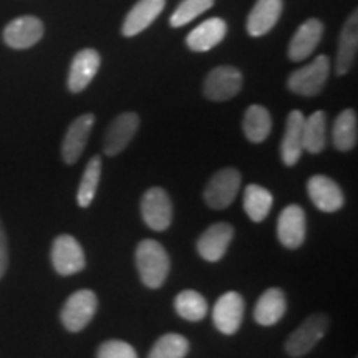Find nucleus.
Segmentation results:
<instances>
[{
	"label": "nucleus",
	"mask_w": 358,
	"mask_h": 358,
	"mask_svg": "<svg viewBox=\"0 0 358 358\" xmlns=\"http://www.w3.org/2000/svg\"><path fill=\"white\" fill-rule=\"evenodd\" d=\"M332 141L338 151H350L357 146L358 122L355 110L347 108L337 116L332 129Z\"/></svg>",
	"instance_id": "nucleus-24"
},
{
	"label": "nucleus",
	"mask_w": 358,
	"mask_h": 358,
	"mask_svg": "<svg viewBox=\"0 0 358 358\" xmlns=\"http://www.w3.org/2000/svg\"><path fill=\"white\" fill-rule=\"evenodd\" d=\"M96 358H138L136 350L123 340H106L98 347Z\"/></svg>",
	"instance_id": "nucleus-32"
},
{
	"label": "nucleus",
	"mask_w": 358,
	"mask_h": 358,
	"mask_svg": "<svg viewBox=\"0 0 358 358\" xmlns=\"http://www.w3.org/2000/svg\"><path fill=\"white\" fill-rule=\"evenodd\" d=\"M189 352V342L179 334H166L156 340L148 358H185Z\"/></svg>",
	"instance_id": "nucleus-30"
},
{
	"label": "nucleus",
	"mask_w": 358,
	"mask_h": 358,
	"mask_svg": "<svg viewBox=\"0 0 358 358\" xmlns=\"http://www.w3.org/2000/svg\"><path fill=\"white\" fill-rule=\"evenodd\" d=\"M8 267V244H7V234L3 229V224L0 221V279L7 272Z\"/></svg>",
	"instance_id": "nucleus-33"
},
{
	"label": "nucleus",
	"mask_w": 358,
	"mask_h": 358,
	"mask_svg": "<svg viewBox=\"0 0 358 358\" xmlns=\"http://www.w3.org/2000/svg\"><path fill=\"white\" fill-rule=\"evenodd\" d=\"M93 124H95V115L87 113L78 116L73 123L66 129V134L62 143V156L66 164L77 163L82 156L85 146H87L90 133H92Z\"/></svg>",
	"instance_id": "nucleus-16"
},
{
	"label": "nucleus",
	"mask_w": 358,
	"mask_h": 358,
	"mask_svg": "<svg viewBox=\"0 0 358 358\" xmlns=\"http://www.w3.org/2000/svg\"><path fill=\"white\" fill-rule=\"evenodd\" d=\"M243 129L250 143L266 141L272 129L271 113L261 105H250L244 115Z\"/></svg>",
	"instance_id": "nucleus-26"
},
{
	"label": "nucleus",
	"mask_w": 358,
	"mask_h": 358,
	"mask_svg": "<svg viewBox=\"0 0 358 358\" xmlns=\"http://www.w3.org/2000/svg\"><path fill=\"white\" fill-rule=\"evenodd\" d=\"M306 116L302 111L294 110L287 116V124H285V133L282 138L280 156L285 166H294L299 163L303 153V140H302V127Z\"/></svg>",
	"instance_id": "nucleus-20"
},
{
	"label": "nucleus",
	"mask_w": 358,
	"mask_h": 358,
	"mask_svg": "<svg viewBox=\"0 0 358 358\" xmlns=\"http://www.w3.org/2000/svg\"><path fill=\"white\" fill-rule=\"evenodd\" d=\"M307 219L306 211L297 204H290L280 213L277 221V237L287 249H299L306 241Z\"/></svg>",
	"instance_id": "nucleus-11"
},
{
	"label": "nucleus",
	"mask_w": 358,
	"mask_h": 358,
	"mask_svg": "<svg viewBox=\"0 0 358 358\" xmlns=\"http://www.w3.org/2000/svg\"><path fill=\"white\" fill-rule=\"evenodd\" d=\"M303 151L319 155L325 150L327 143V115L324 111H315L303 120L302 127Z\"/></svg>",
	"instance_id": "nucleus-25"
},
{
	"label": "nucleus",
	"mask_w": 358,
	"mask_h": 358,
	"mask_svg": "<svg viewBox=\"0 0 358 358\" xmlns=\"http://www.w3.org/2000/svg\"><path fill=\"white\" fill-rule=\"evenodd\" d=\"M42 37L43 22L34 15L17 17L3 29V42L15 50H25V48L34 47Z\"/></svg>",
	"instance_id": "nucleus-10"
},
{
	"label": "nucleus",
	"mask_w": 358,
	"mask_h": 358,
	"mask_svg": "<svg viewBox=\"0 0 358 358\" xmlns=\"http://www.w3.org/2000/svg\"><path fill=\"white\" fill-rule=\"evenodd\" d=\"M101 65L100 53L93 48H83L73 57L69 71V90L71 93H82L96 77Z\"/></svg>",
	"instance_id": "nucleus-15"
},
{
	"label": "nucleus",
	"mask_w": 358,
	"mask_h": 358,
	"mask_svg": "<svg viewBox=\"0 0 358 358\" xmlns=\"http://www.w3.org/2000/svg\"><path fill=\"white\" fill-rule=\"evenodd\" d=\"M166 7V0H138L123 22L122 32L124 37H134L146 30L158 19Z\"/></svg>",
	"instance_id": "nucleus-18"
},
{
	"label": "nucleus",
	"mask_w": 358,
	"mask_h": 358,
	"mask_svg": "<svg viewBox=\"0 0 358 358\" xmlns=\"http://www.w3.org/2000/svg\"><path fill=\"white\" fill-rule=\"evenodd\" d=\"M358 50V15L357 10L348 17L345 25H343L342 34H340L338 40V52H337V62H335V73L338 77L348 73L352 69L353 62L357 58Z\"/></svg>",
	"instance_id": "nucleus-22"
},
{
	"label": "nucleus",
	"mask_w": 358,
	"mask_h": 358,
	"mask_svg": "<svg viewBox=\"0 0 358 358\" xmlns=\"http://www.w3.org/2000/svg\"><path fill=\"white\" fill-rule=\"evenodd\" d=\"M274 198L271 191L259 185H249L244 191V211L250 221L262 222L271 213Z\"/></svg>",
	"instance_id": "nucleus-27"
},
{
	"label": "nucleus",
	"mask_w": 358,
	"mask_h": 358,
	"mask_svg": "<svg viewBox=\"0 0 358 358\" xmlns=\"http://www.w3.org/2000/svg\"><path fill=\"white\" fill-rule=\"evenodd\" d=\"M284 0H257L248 17V32L250 37H262L279 22Z\"/></svg>",
	"instance_id": "nucleus-19"
},
{
	"label": "nucleus",
	"mask_w": 358,
	"mask_h": 358,
	"mask_svg": "<svg viewBox=\"0 0 358 358\" xmlns=\"http://www.w3.org/2000/svg\"><path fill=\"white\" fill-rule=\"evenodd\" d=\"M308 198L322 213H337L343 208L345 198L340 186L325 174H315L307 181Z\"/></svg>",
	"instance_id": "nucleus-13"
},
{
	"label": "nucleus",
	"mask_w": 358,
	"mask_h": 358,
	"mask_svg": "<svg viewBox=\"0 0 358 358\" xmlns=\"http://www.w3.org/2000/svg\"><path fill=\"white\" fill-rule=\"evenodd\" d=\"M329 327V319L324 313H313L302 322L299 329H295L285 342V352L290 357L297 358L307 355L317 343L324 338Z\"/></svg>",
	"instance_id": "nucleus-4"
},
{
	"label": "nucleus",
	"mask_w": 358,
	"mask_h": 358,
	"mask_svg": "<svg viewBox=\"0 0 358 358\" xmlns=\"http://www.w3.org/2000/svg\"><path fill=\"white\" fill-rule=\"evenodd\" d=\"M136 267L146 287L159 289L169 274L166 249L155 239L141 241L136 248Z\"/></svg>",
	"instance_id": "nucleus-1"
},
{
	"label": "nucleus",
	"mask_w": 358,
	"mask_h": 358,
	"mask_svg": "<svg viewBox=\"0 0 358 358\" xmlns=\"http://www.w3.org/2000/svg\"><path fill=\"white\" fill-rule=\"evenodd\" d=\"M330 73V58L319 55L312 64L295 70L287 80V87L295 95L317 96L324 90Z\"/></svg>",
	"instance_id": "nucleus-2"
},
{
	"label": "nucleus",
	"mask_w": 358,
	"mask_h": 358,
	"mask_svg": "<svg viewBox=\"0 0 358 358\" xmlns=\"http://www.w3.org/2000/svg\"><path fill=\"white\" fill-rule=\"evenodd\" d=\"M101 176V158L100 156H93L88 161L87 168H85L82 181H80L78 192H77V203L80 208H88L93 203L96 194V187L100 185Z\"/></svg>",
	"instance_id": "nucleus-29"
},
{
	"label": "nucleus",
	"mask_w": 358,
	"mask_h": 358,
	"mask_svg": "<svg viewBox=\"0 0 358 358\" xmlns=\"http://www.w3.org/2000/svg\"><path fill=\"white\" fill-rule=\"evenodd\" d=\"M52 264L60 275H73L83 271L87 259L83 248L70 234L58 236L52 244Z\"/></svg>",
	"instance_id": "nucleus-8"
},
{
	"label": "nucleus",
	"mask_w": 358,
	"mask_h": 358,
	"mask_svg": "<svg viewBox=\"0 0 358 358\" xmlns=\"http://www.w3.org/2000/svg\"><path fill=\"white\" fill-rule=\"evenodd\" d=\"M226 34V22L219 17H213V19H208L196 27L194 30H191L186 37V43L192 52H209L222 42Z\"/></svg>",
	"instance_id": "nucleus-21"
},
{
	"label": "nucleus",
	"mask_w": 358,
	"mask_h": 358,
	"mask_svg": "<svg viewBox=\"0 0 358 358\" xmlns=\"http://www.w3.org/2000/svg\"><path fill=\"white\" fill-rule=\"evenodd\" d=\"M234 237V227L227 222H216L209 226L196 244L199 256L208 262H217L226 256Z\"/></svg>",
	"instance_id": "nucleus-12"
},
{
	"label": "nucleus",
	"mask_w": 358,
	"mask_h": 358,
	"mask_svg": "<svg viewBox=\"0 0 358 358\" xmlns=\"http://www.w3.org/2000/svg\"><path fill=\"white\" fill-rule=\"evenodd\" d=\"M241 173L234 168H224L209 179L204 189V201L213 209H226L241 189Z\"/></svg>",
	"instance_id": "nucleus-5"
},
{
	"label": "nucleus",
	"mask_w": 358,
	"mask_h": 358,
	"mask_svg": "<svg viewBox=\"0 0 358 358\" xmlns=\"http://www.w3.org/2000/svg\"><path fill=\"white\" fill-rule=\"evenodd\" d=\"M143 221L153 231H166L173 221V204L163 187H150L141 199Z\"/></svg>",
	"instance_id": "nucleus-6"
},
{
	"label": "nucleus",
	"mask_w": 358,
	"mask_h": 358,
	"mask_svg": "<svg viewBox=\"0 0 358 358\" xmlns=\"http://www.w3.org/2000/svg\"><path fill=\"white\" fill-rule=\"evenodd\" d=\"M244 299L237 292H226L217 299L213 308L214 327L224 335H234L243 324Z\"/></svg>",
	"instance_id": "nucleus-9"
},
{
	"label": "nucleus",
	"mask_w": 358,
	"mask_h": 358,
	"mask_svg": "<svg viewBox=\"0 0 358 358\" xmlns=\"http://www.w3.org/2000/svg\"><path fill=\"white\" fill-rule=\"evenodd\" d=\"M138 128H140V118L133 111L116 116L113 122L110 123L108 129H106L105 145H103L105 155L116 156L122 153L124 148L129 145V141L133 140Z\"/></svg>",
	"instance_id": "nucleus-14"
},
{
	"label": "nucleus",
	"mask_w": 358,
	"mask_h": 358,
	"mask_svg": "<svg viewBox=\"0 0 358 358\" xmlns=\"http://www.w3.org/2000/svg\"><path fill=\"white\" fill-rule=\"evenodd\" d=\"M243 82V73L236 66H216L204 80V95L213 101H227L241 92Z\"/></svg>",
	"instance_id": "nucleus-7"
},
{
	"label": "nucleus",
	"mask_w": 358,
	"mask_h": 358,
	"mask_svg": "<svg viewBox=\"0 0 358 358\" xmlns=\"http://www.w3.org/2000/svg\"><path fill=\"white\" fill-rule=\"evenodd\" d=\"M96 308L98 299L93 290H77L66 299L65 306L62 308V324L69 332H82L95 317Z\"/></svg>",
	"instance_id": "nucleus-3"
},
{
	"label": "nucleus",
	"mask_w": 358,
	"mask_h": 358,
	"mask_svg": "<svg viewBox=\"0 0 358 358\" xmlns=\"http://www.w3.org/2000/svg\"><path fill=\"white\" fill-rule=\"evenodd\" d=\"M214 6V0H182L173 12L169 24L174 29L185 27L194 19H198L201 13L208 12Z\"/></svg>",
	"instance_id": "nucleus-31"
},
{
	"label": "nucleus",
	"mask_w": 358,
	"mask_h": 358,
	"mask_svg": "<svg viewBox=\"0 0 358 358\" xmlns=\"http://www.w3.org/2000/svg\"><path fill=\"white\" fill-rule=\"evenodd\" d=\"M285 310H287L285 294L280 289L272 287L267 289L259 297V301L256 302V308H254V319H256L259 325L271 327L275 325L285 315Z\"/></svg>",
	"instance_id": "nucleus-23"
},
{
	"label": "nucleus",
	"mask_w": 358,
	"mask_h": 358,
	"mask_svg": "<svg viewBox=\"0 0 358 358\" xmlns=\"http://www.w3.org/2000/svg\"><path fill=\"white\" fill-rule=\"evenodd\" d=\"M174 308L179 317L189 322H201L208 313V302L196 290H182L174 299Z\"/></svg>",
	"instance_id": "nucleus-28"
},
{
	"label": "nucleus",
	"mask_w": 358,
	"mask_h": 358,
	"mask_svg": "<svg viewBox=\"0 0 358 358\" xmlns=\"http://www.w3.org/2000/svg\"><path fill=\"white\" fill-rule=\"evenodd\" d=\"M324 35V24L319 19H308L299 27L289 43V58L292 62H302L308 58L320 43Z\"/></svg>",
	"instance_id": "nucleus-17"
}]
</instances>
